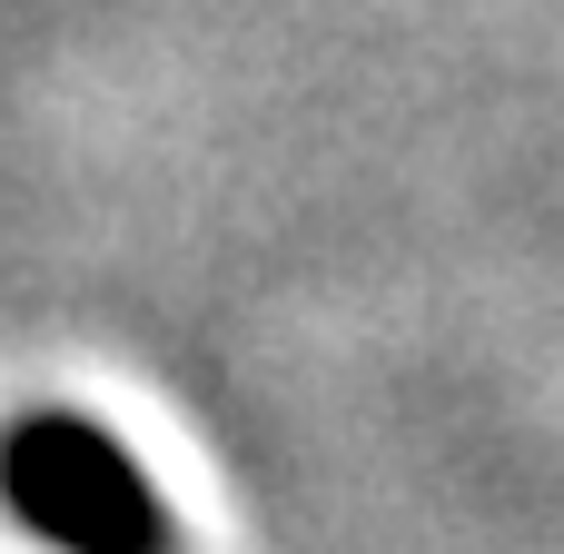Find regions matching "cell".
Returning <instances> with one entry per match:
<instances>
[{"label":"cell","instance_id":"obj_1","mask_svg":"<svg viewBox=\"0 0 564 554\" xmlns=\"http://www.w3.org/2000/svg\"><path fill=\"white\" fill-rule=\"evenodd\" d=\"M0 506L50 554H178L169 496L79 406H30L0 426Z\"/></svg>","mask_w":564,"mask_h":554}]
</instances>
